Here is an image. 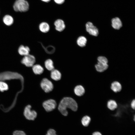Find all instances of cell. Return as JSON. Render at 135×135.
I'll return each instance as SVG.
<instances>
[{
	"mask_svg": "<svg viewBox=\"0 0 135 135\" xmlns=\"http://www.w3.org/2000/svg\"><path fill=\"white\" fill-rule=\"evenodd\" d=\"M98 62H102L107 64L108 60L107 59L105 56H98L97 58Z\"/></svg>",
	"mask_w": 135,
	"mask_h": 135,
	"instance_id": "obj_23",
	"label": "cell"
},
{
	"mask_svg": "<svg viewBox=\"0 0 135 135\" xmlns=\"http://www.w3.org/2000/svg\"><path fill=\"white\" fill-rule=\"evenodd\" d=\"M54 2L58 4H62L64 2L65 0H54Z\"/></svg>",
	"mask_w": 135,
	"mask_h": 135,
	"instance_id": "obj_27",
	"label": "cell"
},
{
	"mask_svg": "<svg viewBox=\"0 0 135 135\" xmlns=\"http://www.w3.org/2000/svg\"><path fill=\"white\" fill-rule=\"evenodd\" d=\"M42 1L45 2H50V0H41Z\"/></svg>",
	"mask_w": 135,
	"mask_h": 135,
	"instance_id": "obj_29",
	"label": "cell"
},
{
	"mask_svg": "<svg viewBox=\"0 0 135 135\" xmlns=\"http://www.w3.org/2000/svg\"><path fill=\"white\" fill-rule=\"evenodd\" d=\"M42 105L45 110L47 112H50L54 110L56 106V101L52 99H50L44 101Z\"/></svg>",
	"mask_w": 135,
	"mask_h": 135,
	"instance_id": "obj_5",
	"label": "cell"
},
{
	"mask_svg": "<svg viewBox=\"0 0 135 135\" xmlns=\"http://www.w3.org/2000/svg\"><path fill=\"white\" fill-rule=\"evenodd\" d=\"M75 94L78 96H81L84 94L85 90L84 87L81 85H78L76 86L74 89Z\"/></svg>",
	"mask_w": 135,
	"mask_h": 135,
	"instance_id": "obj_11",
	"label": "cell"
},
{
	"mask_svg": "<svg viewBox=\"0 0 135 135\" xmlns=\"http://www.w3.org/2000/svg\"><path fill=\"white\" fill-rule=\"evenodd\" d=\"M112 25L114 28L118 30L122 26V24L120 19L118 17H116L112 19Z\"/></svg>",
	"mask_w": 135,
	"mask_h": 135,
	"instance_id": "obj_13",
	"label": "cell"
},
{
	"mask_svg": "<svg viewBox=\"0 0 135 135\" xmlns=\"http://www.w3.org/2000/svg\"><path fill=\"white\" fill-rule=\"evenodd\" d=\"M39 28L41 32L43 33H46L49 31L50 27L48 23L46 22H43L40 24Z\"/></svg>",
	"mask_w": 135,
	"mask_h": 135,
	"instance_id": "obj_15",
	"label": "cell"
},
{
	"mask_svg": "<svg viewBox=\"0 0 135 135\" xmlns=\"http://www.w3.org/2000/svg\"><path fill=\"white\" fill-rule=\"evenodd\" d=\"M32 69L34 73L36 75L41 74L44 71L43 67L39 64H34L32 67Z\"/></svg>",
	"mask_w": 135,
	"mask_h": 135,
	"instance_id": "obj_16",
	"label": "cell"
},
{
	"mask_svg": "<svg viewBox=\"0 0 135 135\" xmlns=\"http://www.w3.org/2000/svg\"><path fill=\"white\" fill-rule=\"evenodd\" d=\"M32 106L28 105L25 107L24 114L25 118L28 120H34L36 117L37 113L34 110H31Z\"/></svg>",
	"mask_w": 135,
	"mask_h": 135,
	"instance_id": "obj_3",
	"label": "cell"
},
{
	"mask_svg": "<svg viewBox=\"0 0 135 135\" xmlns=\"http://www.w3.org/2000/svg\"><path fill=\"white\" fill-rule=\"evenodd\" d=\"M130 106L131 108L134 110H135V99L132 100L130 103Z\"/></svg>",
	"mask_w": 135,
	"mask_h": 135,
	"instance_id": "obj_26",
	"label": "cell"
},
{
	"mask_svg": "<svg viewBox=\"0 0 135 135\" xmlns=\"http://www.w3.org/2000/svg\"><path fill=\"white\" fill-rule=\"evenodd\" d=\"M46 135H57L56 131L54 129H50L47 132Z\"/></svg>",
	"mask_w": 135,
	"mask_h": 135,
	"instance_id": "obj_25",
	"label": "cell"
},
{
	"mask_svg": "<svg viewBox=\"0 0 135 135\" xmlns=\"http://www.w3.org/2000/svg\"><path fill=\"white\" fill-rule=\"evenodd\" d=\"M30 49L27 46H24L21 45L19 47L18 49V52L21 55L25 56L29 54Z\"/></svg>",
	"mask_w": 135,
	"mask_h": 135,
	"instance_id": "obj_14",
	"label": "cell"
},
{
	"mask_svg": "<svg viewBox=\"0 0 135 135\" xmlns=\"http://www.w3.org/2000/svg\"><path fill=\"white\" fill-rule=\"evenodd\" d=\"M78 108L77 102L73 98L68 97H64L61 100L58 107L59 112L64 116L68 114V108L75 112L78 110Z\"/></svg>",
	"mask_w": 135,
	"mask_h": 135,
	"instance_id": "obj_1",
	"label": "cell"
},
{
	"mask_svg": "<svg viewBox=\"0 0 135 135\" xmlns=\"http://www.w3.org/2000/svg\"><path fill=\"white\" fill-rule=\"evenodd\" d=\"M3 20L4 23L8 26L11 25L14 22V19L13 18L9 15H5L3 17Z\"/></svg>",
	"mask_w": 135,
	"mask_h": 135,
	"instance_id": "obj_20",
	"label": "cell"
},
{
	"mask_svg": "<svg viewBox=\"0 0 135 135\" xmlns=\"http://www.w3.org/2000/svg\"><path fill=\"white\" fill-rule=\"evenodd\" d=\"M8 88V84L5 82L2 81H0V91L4 92L7 90Z\"/></svg>",
	"mask_w": 135,
	"mask_h": 135,
	"instance_id": "obj_22",
	"label": "cell"
},
{
	"mask_svg": "<svg viewBox=\"0 0 135 135\" xmlns=\"http://www.w3.org/2000/svg\"><path fill=\"white\" fill-rule=\"evenodd\" d=\"M13 135H26L25 133L21 130H16L13 133Z\"/></svg>",
	"mask_w": 135,
	"mask_h": 135,
	"instance_id": "obj_24",
	"label": "cell"
},
{
	"mask_svg": "<svg viewBox=\"0 0 135 135\" xmlns=\"http://www.w3.org/2000/svg\"><path fill=\"white\" fill-rule=\"evenodd\" d=\"M86 31L90 35L97 36L99 34L98 29L93 24L90 22H88L86 24Z\"/></svg>",
	"mask_w": 135,
	"mask_h": 135,
	"instance_id": "obj_7",
	"label": "cell"
},
{
	"mask_svg": "<svg viewBox=\"0 0 135 135\" xmlns=\"http://www.w3.org/2000/svg\"><path fill=\"white\" fill-rule=\"evenodd\" d=\"M13 7L16 12H25L28 10L29 4L28 2L25 0H16Z\"/></svg>",
	"mask_w": 135,
	"mask_h": 135,
	"instance_id": "obj_2",
	"label": "cell"
},
{
	"mask_svg": "<svg viewBox=\"0 0 135 135\" xmlns=\"http://www.w3.org/2000/svg\"><path fill=\"white\" fill-rule=\"evenodd\" d=\"M36 60L34 56L29 54L24 56L21 60V62L27 67H32L34 64Z\"/></svg>",
	"mask_w": 135,
	"mask_h": 135,
	"instance_id": "obj_6",
	"label": "cell"
},
{
	"mask_svg": "<svg viewBox=\"0 0 135 135\" xmlns=\"http://www.w3.org/2000/svg\"><path fill=\"white\" fill-rule=\"evenodd\" d=\"M110 88L114 92L117 93L121 91L122 86L119 82L117 81H114L112 83Z\"/></svg>",
	"mask_w": 135,
	"mask_h": 135,
	"instance_id": "obj_10",
	"label": "cell"
},
{
	"mask_svg": "<svg viewBox=\"0 0 135 135\" xmlns=\"http://www.w3.org/2000/svg\"><path fill=\"white\" fill-rule=\"evenodd\" d=\"M91 121L90 117L88 115L84 116L81 120V123L82 125L84 126H88Z\"/></svg>",
	"mask_w": 135,
	"mask_h": 135,
	"instance_id": "obj_21",
	"label": "cell"
},
{
	"mask_svg": "<svg viewBox=\"0 0 135 135\" xmlns=\"http://www.w3.org/2000/svg\"><path fill=\"white\" fill-rule=\"evenodd\" d=\"M51 71L50 77L52 79L56 81H58L61 79L62 74L59 70L54 69Z\"/></svg>",
	"mask_w": 135,
	"mask_h": 135,
	"instance_id": "obj_12",
	"label": "cell"
},
{
	"mask_svg": "<svg viewBox=\"0 0 135 135\" xmlns=\"http://www.w3.org/2000/svg\"><path fill=\"white\" fill-rule=\"evenodd\" d=\"M44 65L45 68L50 71H51L54 69V62L50 59H48L44 62Z\"/></svg>",
	"mask_w": 135,
	"mask_h": 135,
	"instance_id": "obj_18",
	"label": "cell"
},
{
	"mask_svg": "<svg viewBox=\"0 0 135 135\" xmlns=\"http://www.w3.org/2000/svg\"><path fill=\"white\" fill-rule=\"evenodd\" d=\"M87 40L84 36H80L77 39L76 43L78 45L81 47L85 46L86 44Z\"/></svg>",
	"mask_w": 135,
	"mask_h": 135,
	"instance_id": "obj_19",
	"label": "cell"
},
{
	"mask_svg": "<svg viewBox=\"0 0 135 135\" xmlns=\"http://www.w3.org/2000/svg\"><path fill=\"white\" fill-rule=\"evenodd\" d=\"M92 135H102L101 134L100 132H94Z\"/></svg>",
	"mask_w": 135,
	"mask_h": 135,
	"instance_id": "obj_28",
	"label": "cell"
},
{
	"mask_svg": "<svg viewBox=\"0 0 135 135\" xmlns=\"http://www.w3.org/2000/svg\"><path fill=\"white\" fill-rule=\"evenodd\" d=\"M95 66L96 71L101 73L107 70L108 66L107 64L98 61L97 64L95 65Z\"/></svg>",
	"mask_w": 135,
	"mask_h": 135,
	"instance_id": "obj_9",
	"label": "cell"
},
{
	"mask_svg": "<svg viewBox=\"0 0 135 135\" xmlns=\"http://www.w3.org/2000/svg\"><path fill=\"white\" fill-rule=\"evenodd\" d=\"M41 88L46 93H48L53 90L54 86L52 82L46 78H44L40 83Z\"/></svg>",
	"mask_w": 135,
	"mask_h": 135,
	"instance_id": "obj_4",
	"label": "cell"
},
{
	"mask_svg": "<svg viewBox=\"0 0 135 135\" xmlns=\"http://www.w3.org/2000/svg\"><path fill=\"white\" fill-rule=\"evenodd\" d=\"M56 30L59 32L63 31L66 28V25L64 21L61 19L56 20L54 22Z\"/></svg>",
	"mask_w": 135,
	"mask_h": 135,
	"instance_id": "obj_8",
	"label": "cell"
},
{
	"mask_svg": "<svg viewBox=\"0 0 135 135\" xmlns=\"http://www.w3.org/2000/svg\"><path fill=\"white\" fill-rule=\"evenodd\" d=\"M107 106L109 110L113 111L117 108L118 104L115 100L111 99L108 101L107 103Z\"/></svg>",
	"mask_w": 135,
	"mask_h": 135,
	"instance_id": "obj_17",
	"label": "cell"
}]
</instances>
